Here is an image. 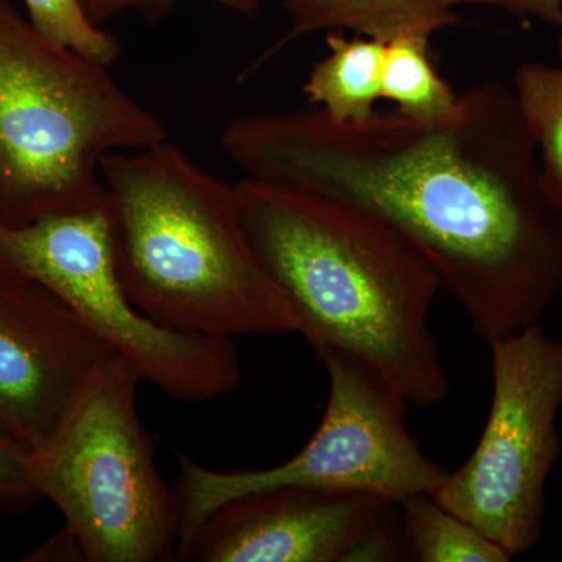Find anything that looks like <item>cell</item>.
Listing matches in <instances>:
<instances>
[{
  "label": "cell",
  "mask_w": 562,
  "mask_h": 562,
  "mask_svg": "<svg viewBox=\"0 0 562 562\" xmlns=\"http://www.w3.org/2000/svg\"><path fill=\"white\" fill-rule=\"evenodd\" d=\"M0 268L58 295L144 382L173 398L211 401L241 382L233 339L169 330L133 305L117 273L105 206L20 225L0 221Z\"/></svg>",
  "instance_id": "52a82bcc"
},
{
  "label": "cell",
  "mask_w": 562,
  "mask_h": 562,
  "mask_svg": "<svg viewBox=\"0 0 562 562\" xmlns=\"http://www.w3.org/2000/svg\"><path fill=\"white\" fill-rule=\"evenodd\" d=\"M221 144L247 179L346 203L401 233L487 344L539 324L562 290V216L502 85L469 88L442 121L272 111L233 121Z\"/></svg>",
  "instance_id": "6da1fadb"
},
{
  "label": "cell",
  "mask_w": 562,
  "mask_h": 562,
  "mask_svg": "<svg viewBox=\"0 0 562 562\" xmlns=\"http://www.w3.org/2000/svg\"><path fill=\"white\" fill-rule=\"evenodd\" d=\"M238 188L247 238L313 350L357 355L417 408L446 401L430 325L442 283L430 261L355 206L247 177Z\"/></svg>",
  "instance_id": "7a4b0ae2"
},
{
  "label": "cell",
  "mask_w": 562,
  "mask_h": 562,
  "mask_svg": "<svg viewBox=\"0 0 562 562\" xmlns=\"http://www.w3.org/2000/svg\"><path fill=\"white\" fill-rule=\"evenodd\" d=\"M561 55H562V40H561Z\"/></svg>",
  "instance_id": "d6986e66"
},
{
  "label": "cell",
  "mask_w": 562,
  "mask_h": 562,
  "mask_svg": "<svg viewBox=\"0 0 562 562\" xmlns=\"http://www.w3.org/2000/svg\"><path fill=\"white\" fill-rule=\"evenodd\" d=\"M395 506L355 491L288 486L250 492L211 513L177 561L398 560Z\"/></svg>",
  "instance_id": "9c48e42d"
},
{
  "label": "cell",
  "mask_w": 562,
  "mask_h": 562,
  "mask_svg": "<svg viewBox=\"0 0 562 562\" xmlns=\"http://www.w3.org/2000/svg\"><path fill=\"white\" fill-rule=\"evenodd\" d=\"M291 25L246 74L258 70L294 41L314 33L350 31L387 43L408 33L431 36L460 24L454 9L461 5L494 7L514 16L532 18L562 29L561 0H281Z\"/></svg>",
  "instance_id": "8fae6325"
},
{
  "label": "cell",
  "mask_w": 562,
  "mask_h": 562,
  "mask_svg": "<svg viewBox=\"0 0 562 562\" xmlns=\"http://www.w3.org/2000/svg\"><path fill=\"white\" fill-rule=\"evenodd\" d=\"M325 41L328 55L310 70L303 95L331 120H366L383 99V41L342 31L325 33Z\"/></svg>",
  "instance_id": "7c38bea8"
},
{
  "label": "cell",
  "mask_w": 562,
  "mask_h": 562,
  "mask_svg": "<svg viewBox=\"0 0 562 562\" xmlns=\"http://www.w3.org/2000/svg\"><path fill=\"white\" fill-rule=\"evenodd\" d=\"M409 557L417 562H508L512 557L431 494L401 503Z\"/></svg>",
  "instance_id": "5bb4252c"
},
{
  "label": "cell",
  "mask_w": 562,
  "mask_h": 562,
  "mask_svg": "<svg viewBox=\"0 0 562 562\" xmlns=\"http://www.w3.org/2000/svg\"><path fill=\"white\" fill-rule=\"evenodd\" d=\"M113 355L58 295L0 268V427L29 452Z\"/></svg>",
  "instance_id": "30bf717a"
},
{
  "label": "cell",
  "mask_w": 562,
  "mask_h": 562,
  "mask_svg": "<svg viewBox=\"0 0 562 562\" xmlns=\"http://www.w3.org/2000/svg\"><path fill=\"white\" fill-rule=\"evenodd\" d=\"M169 140L109 68L44 38L0 0V221L105 206L101 162Z\"/></svg>",
  "instance_id": "277c9868"
},
{
  "label": "cell",
  "mask_w": 562,
  "mask_h": 562,
  "mask_svg": "<svg viewBox=\"0 0 562 562\" xmlns=\"http://www.w3.org/2000/svg\"><path fill=\"white\" fill-rule=\"evenodd\" d=\"M383 99L413 120L442 121L458 106L457 94L430 60V36L408 33L384 43Z\"/></svg>",
  "instance_id": "4fadbf2b"
},
{
  "label": "cell",
  "mask_w": 562,
  "mask_h": 562,
  "mask_svg": "<svg viewBox=\"0 0 562 562\" xmlns=\"http://www.w3.org/2000/svg\"><path fill=\"white\" fill-rule=\"evenodd\" d=\"M516 98L543 158V192L562 216V69L528 63L516 74Z\"/></svg>",
  "instance_id": "9a60e30c"
},
{
  "label": "cell",
  "mask_w": 562,
  "mask_h": 562,
  "mask_svg": "<svg viewBox=\"0 0 562 562\" xmlns=\"http://www.w3.org/2000/svg\"><path fill=\"white\" fill-rule=\"evenodd\" d=\"M490 347L492 402L482 438L431 495L513 560L542 538L547 482L562 449V341L532 324Z\"/></svg>",
  "instance_id": "ba28073f"
},
{
  "label": "cell",
  "mask_w": 562,
  "mask_h": 562,
  "mask_svg": "<svg viewBox=\"0 0 562 562\" xmlns=\"http://www.w3.org/2000/svg\"><path fill=\"white\" fill-rule=\"evenodd\" d=\"M114 260L155 324L235 338L297 333V321L244 228L241 192L169 140L103 157Z\"/></svg>",
  "instance_id": "3957f363"
},
{
  "label": "cell",
  "mask_w": 562,
  "mask_h": 562,
  "mask_svg": "<svg viewBox=\"0 0 562 562\" xmlns=\"http://www.w3.org/2000/svg\"><path fill=\"white\" fill-rule=\"evenodd\" d=\"M29 21L44 38L110 68L121 57L117 36L88 18L81 0H22Z\"/></svg>",
  "instance_id": "2e32d148"
},
{
  "label": "cell",
  "mask_w": 562,
  "mask_h": 562,
  "mask_svg": "<svg viewBox=\"0 0 562 562\" xmlns=\"http://www.w3.org/2000/svg\"><path fill=\"white\" fill-rule=\"evenodd\" d=\"M36 494L31 475V452L0 427V495L25 497Z\"/></svg>",
  "instance_id": "ac0fdd59"
},
{
  "label": "cell",
  "mask_w": 562,
  "mask_h": 562,
  "mask_svg": "<svg viewBox=\"0 0 562 562\" xmlns=\"http://www.w3.org/2000/svg\"><path fill=\"white\" fill-rule=\"evenodd\" d=\"M88 18L95 25L105 24L122 13L136 11L144 20L155 24L162 18L168 16L173 7L179 5L183 0H81ZM225 9L236 11L244 16H255L260 10V0H209Z\"/></svg>",
  "instance_id": "e0dca14e"
},
{
  "label": "cell",
  "mask_w": 562,
  "mask_h": 562,
  "mask_svg": "<svg viewBox=\"0 0 562 562\" xmlns=\"http://www.w3.org/2000/svg\"><path fill=\"white\" fill-rule=\"evenodd\" d=\"M140 382L132 362L106 358L31 452L33 490L60 509L85 561H177L176 498L139 420Z\"/></svg>",
  "instance_id": "5b68a950"
},
{
  "label": "cell",
  "mask_w": 562,
  "mask_h": 562,
  "mask_svg": "<svg viewBox=\"0 0 562 562\" xmlns=\"http://www.w3.org/2000/svg\"><path fill=\"white\" fill-rule=\"evenodd\" d=\"M330 380L319 428L299 452L271 469L220 472L179 453L172 487L180 550L211 513L239 495L276 487L355 491L395 505L432 494L446 469L420 450L406 427L409 402L379 369L333 346L314 349Z\"/></svg>",
  "instance_id": "8992f818"
}]
</instances>
